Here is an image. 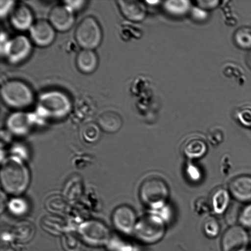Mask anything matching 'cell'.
<instances>
[{"label":"cell","instance_id":"obj_14","mask_svg":"<svg viewBox=\"0 0 251 251\" xmlns=\"http://www.w3.org/2000/svg\"><path fill=\"white\" fill-rule=\"evenodd\" d=\"M10 20L12 25L19 31L29 30L34 22L31 9L22 2L14 5L10 14Z\"/></svg>","mask_w":251,"mask_h":251},{"label":"cell","instance_id":"obj_10","mask_svg":"<svg viewBox=\"0 0 251 251\" xmlns=\"http://www.w3.org/2000/svg\"><path fill=\"white\" fill-rule=\"evenodd\" d=\"M32 42L40 48L50 45L55 38V29L46 20H38L29 29Z\"/></svg>","mask_w":251,"mask_h":251},{"label":"cell","instance_id":"obj_3","mask_svg":"<svg viewBox=\"0 0 251 251\" xmlns=\"http://www.w3.org/2000/svg\"><path fill=\"white\" fill-rule=\"evenodd\" d=\"M170 195L166 182L158 176H150L142 182L139 189V198L150 210L166 205Z\"/></svg>","mask_w":251,"mask_h":251},{"label":"cell","instance_id":"obj_23","mask_svg":"<svg viewBox=\"0 0 251 251\" xmlns=\"http://www.w3.org/2000/svg\"><path fill=\"white\" fill-rule=\"evenodd\" d=\"M221 226L215 218L210 216L204 220L202 229L204 235L206 237L213 239L218 237L221 231Z\"/></svg>","mask_w":251,"mask_h":251},{"label":"cell","instance_id":"obj_1","mask_svg":"<svg viewBox=\"0 0 251 251\" xmlns=\"http://www.w3.org/2000/svg\"><path fill=\"white\" fill-rule=\"evenodd\" d=\"M29 181L28 170L21 159L14 156L4 162L1 167V182L6 193L20 195L28 188Z\"/></svg>","mask_w":251,"mask_h":251},{"label":"cell","instance_id":"obj_32","mask_svg":"<svg viewBox=\"0 0 251 251\" xmlns=\"http://www.w3.org/2000/svg\"><path fill=\"white\" fill-rule=\"evenodd\" d=\"M107 245L110 251H133L131 245L122 241H109Z\"/></svg>","mask_w":251,"mask_h":251},{"label":"cell","instance_id":"obj_6","mask_svg":"<svg viewBox=\"0 0 251 251\" xmlns=\"http://www.w3.org/2000/svg\"><path fill=\"white\" fill-rule=\"evenodd\" d=\"M102 38L100 24L92 16L83 19L75 29V40L82 49L94 50L100 46Z\"/></svg>","mask_w":251,"mask_h":251},{"label":"cell","instance_id":"obj_27","mask_svg":"<svg viewBox=\"0 0 251 251\" xmlns=\"http://www.w3.org/2000/svg\"><path fill=\"white\" fill-rule=\"evenodd\" d=\"M47 207L49 210L53 213H61L65 211L66 207V202L61 197L54 196L49 199L46 203Z\"/></svg>","mask_w":251,"mask_h":251},{"label":"cell","instance_id":"obj_18","mask_svg":"<svg viewBox=\"0 0 251 251\" xmlns=\"http://www.w3.org/2000/svg\"><path fill=\"white\" fill-rule=\"evenodd\" d=\"M231 197L228 189H216L211 196L210 203L211 210L217 215L225 214L230 206Z\"/></svg>","mask_w":251,"mask_h":251},{"label":"cell","instance_id":"obj_29","mask_svg":"<svg viewBox=\"0 0 251 251\" xmlns=\"http://www.w3.org/2000/svg\"><path fill=\"white\" fill-rule=\"evenodd\" d=\"M149 212L158 216L167 225L171 222L172 216H173V211H172L171 206L169 205L168 203L161 206V207L155 209V210H150Z\"/></svg>","mask_w":251,"mask_h":251},{"label":"cell","instance_id":"obj_4","mask_svg":"<svg viewBox=\"0 0 251 251\" xmlns=\"http://www.w3.org/2000/svg\"><path fill=\"white\" fill-rule=\"evenodd\" d=\"M1 96L5 104L15 109L30 106L34 100L31 88L19 80H10L5 82L1 88Z\"/></svg>","mask_w":251,"mask_h":251},{"label":"cell","instance_id":"obj_36","mask_svg":"<svg viewBox=\"0 0 251 251\" xmlns=\"http://www.w3.org/2000/svg\"><path fill=\"white\" fill-rule=\"evenodd\" d=\"M86 2L87 1H82V0H77V1H70V0H68V1L63 2V3L75 13V12L82 9L84 7Z\"/></svg>","mask_w":251,"mask_h":251},{"label":"cell","instance_id":"obj_11","mask_svg":"<svg viewBox=\"0 0 251 251\" xmlns=\"http://www.w3.org/2000/svg\"><path fill=\"white\" fill-rule=\"evenodd\" d=\"M49 22L55 30L68 31L75 24V15L65 4L56 5L50 10Z\"/></svg>","mask_w":251,"mask_h":251},{"label":"cell","instance_id":"obj_20","mask_svg":"<svg viewBox=\"0 0 251 251\" xmlns=\"http://www.w3.org/2000/svg\"><path fill=\"white\" fill-rule=\"evenodd\" d=\"M97 123L100 129L107 133L119 131L123 125L121 116L114 111L102 112L98 117Z\"/></svg>","mask_w":251,"mask_h":251},{"label":"cell","instance_id":"obj_2","mask_svg":"<svg viewBox=\"0 0 251 251\" xmlns=\"http://www.w3.org/2000/svg\"><path fill=\"white\" fill-rule=\"evenodd\" d=\"M72 109V102L67 95L60 91L50 90L39 97L36 114L41 120H60L67 117Z\"/></svg>","mask_w":251,"mask_h":251},{"label":"cell","instance_id":"obj_21","mask_svg":"<svg viewBox=\"0 0 251 251\" xmlns=\"http://www.w3.org/2000/svg\"><path fill=\"white\" fill-rule=\"evenodd\" d=\"M95 104L90 98H81L75 102L74 111L75 116L81 120H88L94 115Z\"/></svg>","mask_w":251,"mask_h":251},{"label":"cell","instance_id":"obj_26","mask_svg":"<svg viewBox=\"0 0 251 251\" xmlns=\"http://www.w3.org/2000/svg\"><path fill=\"white\" fill-rule=\"evenodd\" d=\"M8 207L9 211L16 216H22L28 210V204L26 201L21 198L12 199L9 201Z\"/></svg>","mask_w":251,"mask_h":251},{"label":"cell","instance_id":"obj_24","mask_svg":"<svg viewBox=\"0 0 251 251\" xmlns=\"http://www.w3.org/2000/svg\"><path fill=\"white\" fill-rule=\"evenodd\" d=\"M42 226L46 231L54 235L60 234L65 229L63 221L56 217L44 218L42 221Z\"/></svg>","mask_w":251,"mask_h":251},{"label":"cell","instance_id":"obj_19","mask_svg":"<svg viewBox=\"0 0 251 251\" xmlns=\"http://www.w3.org/2000/svg\"><path fill=\"white\" fill-rule=\"evenodd\" d=\"M98 65V56L94 51L82 49L77 54L76 65L81 73L89 75L97 70Z\"/></svg>","mask_w":251,"mask_h":251},{"label":"cell","instance_id":"obj_16","mask_svg":"<svg viewBox=\"0 0 251 251\" xmlns=\"http://www.w3.org/2000/svg\"><path fill=\"white\" fill-rule=\"evenodd\" d=\"M182 151L184 156L189 160L202 158L208 151V146L205 140L199 137L189 138L184 143Z\"/></svg>","mask_w":251,"mask_h":251},{"label":"cell","instance_id":"obj_9","mask_svg":"<svg viewBox=\"0 0 251 251\" xmlns=\"http://www.w3.org/2000/svg\"><path fill=\"white\" fill-rule=\"evenodd\" d=\"M79 233L84 242L93 247L107 245L110 240L109 229L98 221H91L82 224Z\"/></svg>","mask_w":251,"mask_h":251},{"label":"cell","instance_id":"obj_22","mask_svg":"<svg viewBox=\"0 0 251 251\" xmlns=\"http://www.w3.org/2000/svg\"><path fill=\"white\" fill-rule=\"evenodd\" d=\"M82 179L78 176H74L68 181L65 188V198L68 201H74L77 199L82 192Z\"/></svg>","mask_w":251,"mask_h":251},{"label":"cell","instance_id":"obj_12","mask_svg":"<svg viewBox=\"0 0 251 251\" xmlns=\"http://www.w3.org/2000/svg\"><path fill=\"white\" fill-rule=\"evenodd\" d=\"M112 220L117 229L126 235L133 234L138 221L134 211L126 205L120 206L115 210Z\"/></svg>","mask_w":251,"mask_h":251},{"label":"cell","instance_id":"obj_25","mask_svg":"<svg viewBox=\"0 0 251 251\" xmlns=\"http://www.w3.org/2000/svg\"><path fill=\"white\" fill-rule=\"evenodd\" d=\"M100 128L99 126L92 123L85 125L82 130L83 140L87 143L97 142L100 135Z\"/></svg>","mask_w":251,"mask_h":251},{"label":"cell","instance_id":"obj_7","mask_svg":"<svg viewBox=\"0 0 251 251\" xmlns=\"http://www.w3.org/2000/svg\"><path fill=\"white\" fill-rule=\"evenodd\" d=\"M31 51L30 40L23 35L16 36L7 41L6 45L1 49L2 55L13 65L24 62L30 55Z\"/></svg>","mask_w":251,"mask_h":251},{"label":"cell","instance_id":"obj_15","mask_svg":"<svg viewBox=\"0 0 251 251\" xmlns=\"http://www.w3.org/2000/svg\"><path fill=\"white\" fill-rule=\"evenodd\" d=\"M231 196L240 202L251 201V176H240L235 177L228 184Z\"/></svg>","mask_w":251,"mask_h":251},{"label":"cell","instance_id":"obj_28","mask_svg":"<svg viewBox=\"0 0 251 251\" xmlns=\"http://www.w3.org/2000/svg\"><path fill=\"white\" fill-rule=\"evenodd\" d=\"M185 172L187 178L193 183H198L202 178V173L201 169L191 161L187 163Z\"/></svg>","mask_w":251,"mask_h":251},{"label":"cell","instance_id":"obj_38","mask_svg":"<svg viewBox=\"0 0 251 251\" xmlns=\"http://www.w3.org/2000/svg\"></svg>","mask_w":251,"mask_h":251},{"label":"cell","instance_id":"obj_5","mask_svg":"<svg viewBox=\"0 0 251 251\" xmlns=\"http://www.w3.org/2000/svg\"><path fill=\"white\" fill-rule=\"evenodd\" d=\"M167 224L158 216L149 212L137 221L133 234L140 242L153 245L163 239Z\"/></svg>","mask_w":251,"mask_h":251},{"label":"cell","instance_id":"obj_34","mask_svg":"<svg viewBox=\"0 0 251 251\" xmlns=\"http://www.w3.org/2000/svg\"><path fill=\"white\" fill-rule=\"evenodd\" d=\"M241 46L244 48H251V28L241 29Z\"/></svg>","mask_w":251,"mask_h":251},{"label":"cell","instance_id":"obj_33","mask_svg":"<svg viewBox=\"0 0 251 251\" xmlns=\"http://www.w3.org/2000/svg\"><path fill=\"white\" fill-rule=\"evenodd\" d=\"M224 139L223 132L220 128H213L208 133V139L211 144L217 145L223 142Z\"/></svg>","mask_w":251,"mask_h":251},{"label":"cell","instance_id":"obj_8","mask_svg":"<svg viewBox=\"0 0 251 251\" xmlns=\"http://www.w3.org/2000/svg\"><path fill=\"white\" fill-rule=\"evenodd\" d=\"M250 243V237L242 226H230L225 231L221 239L222 251H246Z\"/></svg>","mask_w":251,"mask_h":251},{"label":"cell","instance_id":"obj_35","mask_svg":"<svg viewBox=\"0 0 251 251\" xmlns=\"http://www.w3.org/2000/svg\"><path fill=\"white\" fill-rule=\"evenodd\" d=\"M0 15L1 17L6 16L9 13L11 14L12 9L14 7V1H6V0H1L0 2Z\"/></svg>","mask_w":251,"mask_h":251},{"label":"cell","instance_id":"obj_13","mask_svg":"<svg viewBox=\"0 0 251 251\" xmlns=\"http://www.w3.org/2000/svg\"><path fill=\"white\" fill-rule=\"evenodd\" d=\"M37 115L23 112H14L6 120V126L9 132L17 135L26 134L32 126L38 123Z\"/></svg>","mask_w":251,"mask_h":251},{"label":"cell","instance_id":"obj_30","mask_svg":"<svg viewBox=\"0 0 251 251\" xmlns=\"http://www.w3.org/2000/svg\"><path fill=\"white\" fill-rule=\"evenodd\" d=\"M238 222L246 229L251 228V203H248L240 211Z\"/></svg>","mask_w":251,"mask_h":251},{"label":"cell","instance_id":"obj_31","mask_svg":"<svg viewBox=\"0 0 251 251\" xmlns=\"http://www.w3.org/2000/svg\"><path fill=\"white\" fill-rule=\"evenodd\" d=\"M195 211L198 215H204L211 210L210 201L204 198H200L196 201Z\"/></svg>","mask_w":251,"mask_h":251},{"label":"cell","instance_id":"obj_17","mask_svg":"<svg viewBox=\"0 0 251 251\" xmlns=\"http://www.w3.org/2000/svg\"><path fill=\"white\" fill-rule=\"evenodd\" d=\"M117 3L123 15L129 21L139 22L144 18L145 9L141 2L132 0H120Z\"/></svg>","mask_w":251,"mask_h":251},{"label":"cell","instance_id":"obj_37","mask_svg":"<svg viewBox=\"0 0 251 251\" xmlns=\"http://www.w3.org/2000/svg\"></svg>","mask_w":251,"mask_h":251}]
</instances>
